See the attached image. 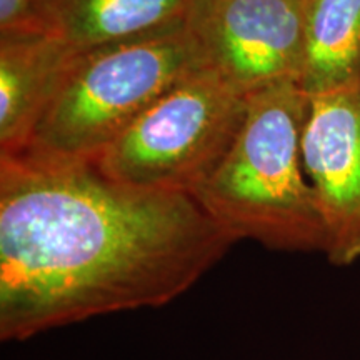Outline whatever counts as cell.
<instances>
[{"label":"cell","instance_id":"cell-2","mask_svg":"<svg viewBox=\"0 0 360 360\" xmlns=\"http://www.w3.org/2000/svg\"><path fill=\"white\" fill-rule=\"evenodd\" d=\"M310 96L281 82L249 96L240 132L193 193L233 240L283 254H323L326 227L302 162Z\"/></svg>","mask_w":360,"mask_h":360},{"label":"cell","instance_id":"cell-8","mask_svg":"<svg viewBox=\"0 0 360 360\" xmlns=\"http://www.w3.org/2000/svg\"><path fill=\"white\" fill-rule=\"evenodd\" d=\"M191 6L192 0H39L35 27L90 52L184 24Z\"/></svg>","mask_w":360,"mask_h":360},{"label":"cell","instance_id":"cell-5","mask_svg":"<svg viewBox=\"0 0 360 360\" xmlns=\"http://www.w3.org/2000/svg\"><path fill=\"white\" fill-rule=\"evenodd\" d=\"M309 0H192L186 25L210 69L250 96L300 84Z\"/></svg>","mask_w":360,"mask_h":360},{"label":"cell","instance_id":"cell-9","mask_svg":"<svg viewBox=\"0 0 360 360\" xmlns=\"http://www.w3.org/2000/svg\"><path fill=\"white\" fill-rule=\"evenodd\" d=\"M360 82V0H309L300 87L314 97Z\"/></svg>","mask_w":360,"mask_h":360},{"label":"cell","instance_id":"cell-7","mask_svg":"<svg viewBox=\"0 0 360 360\" xmlns=\"http://www.w3.org/2000/svg\"><path fill=\"white\" fill-rule=\"evenodd\" d=\"M82 53L37 27L0 32V157L25 150Z\"/></svg>","mask_w":360,"mask_h":360},{"label":"cell","instance_id":"cell-10","mask_svg":"<svg viewBox=\"0 0 360 360\" xmlns=\"http://www.w3.org/2000/svg\"><path fill=\"white\" fill-rule=\"evenodd\" d=\"M39 0H0V32L35 29Z\"/></svg>","mask_w":360,"mask_h":360},{"label":"cell","instance_id":"cell-1","mask_svg":"<svg viewBox=\"0 0 360 360\" xmlns=\"http://www.w3.org/2000/svg\"><path fill=\"white\" fill-rule=\"evenodd\" d=\"M237 244L187 193L92 162L0 157V339L179 299Z\"/></svg>","mask_w":360,"mask_h":360},{"label":"cell","instance_id":"cell-6","mask_svg":"<svg viewBox=\"0 0 360 360\" xmlns=\"http://www.w3.org/2000/svg\"><path fill=\"white\" fill-rule=\"evenodd\" d=\"M304 170L326 227V259L360 262V82L310 97Z\"/></svg>","mask_w":360,"mask_h":360},{"label":"cell","instance_id":"cell-4","mask_svg":"<svg viewBox=\"0 0 360 360\" xmlns=\"http://www.w3.org/2000/svg\"><path fill=\"white\" fill-rule=\"evenodd\" d=\"M247 109L249 96L209 67L152 103L92 164L125 186L193 195L231 150Z\"/></svg>","mask_w":360,"mask_h":360},{"label":"cell","instance_id":"cell-3","mask_svg":"<svg viewBox=\"0 0 360 360\" xmlns=\"http://www.w3.org/2000/svg\"><path fill=\"white\" fill-rule=\"evenodd\" d=\"M209 67L186 22L84 52L20 154L94 162L164 94Z\"/></svg>","mask_w":360,"mask_h":360}]
</instances>
